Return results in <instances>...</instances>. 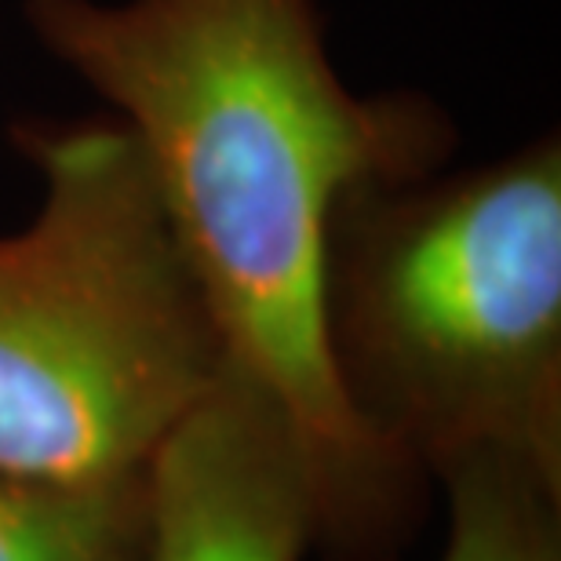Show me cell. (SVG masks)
<instances>
[{
  "label": "cell",
  "instance_id": "5b68a950",
  "mask_svg": "<svg viewBox=\"0 0 561 561\" xmlns=\"http://www.w3.org/2000/svg\"><path fill=\"white\" fill-rule=\"evenodd\" d=\"M442 561H561V481L507 459H470L442 478Z\"/></svg>",
  "mask_w": 561,
  "mask_h": 561
},
{
  "label": "cell",
  "instance_id": "7a4b0ae2",
  "mask_svg": "<svg viewBox=\"0 0 561 561\" xmlns=\"http://www.w3.org/2000/svg\"><path fill=\"white\" fill-rule=\"evenodd\" d=\"M324 329L354 416L416 474L561 481V142L373 179L329 227Z\"/></svg>",
  "mask_w": 561,
  "mask_h": 561
},
{
  "label": "cell",
  "instance_id": "3957f363",
  "mask_svg": "<svg viewBox=\"0 0 561 561\" xmlns=\"http://www.w3.org/2000/svg\"><path fill=\"white\" fill-rule=\"evenodd\" d=\"M15 142L41 205L0 238V478L131 496L227 351L121 121L19 125Z\"/></svg>",
  "mask_w": 561,
  "mask_h": 561
},
{
  "label": "cell",
  "instance_id": "6da1fadb",
  "mask_svg": "<svg viewBox=\"0 0 561 561\" xmlns=\"http://www.w3.org/2000/svg\"><path fill=\"white\" fill-rule=\"evenodd\" d=\"M22 15L139 142L227 365L296 437L318 547L390 558L420 474L365 431L335 376L329 227L354 186L442 168L448 121L412 95H354L313 0H22Z\"/></svg>",
  "mask_w": 561,
  "mask_h": 561
},
{
  "label": "cell",
  "instance_id": "277c9868",
  "mask_svg": "<svg viewBox=\"0 0 561 561\" xmlns=\"http://www.w3.org/2000/svg\"><path fill=\"white\" fill-rule=\"evenodd\" d=\"M313 547L296 437L227 365L146 470L139 561H307Z\"/></svg>",
  "mask_w": 561,
  "mask_h": 561
},
{
  "label": "cell",
  "instance_id": "8992f818",
  "mask_svg": "<svg viewBox=\"0 0 561 561\" xmlns=\"http://www.w3.org/2000/svg\"><path fill=\"white\" fill-rule=\"evenodd\" d=\"M142 492L73 496L0 478V561H139Z\"/></svg>",
  "mask_w": 561,
  "mask_h": 561
}]
</instances>
